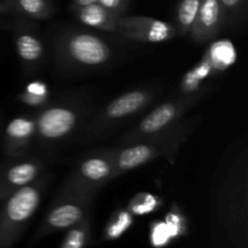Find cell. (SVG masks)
Returning a JSON list of instances; mask_svg holds the SVG:
<instances>
[{"mask_svg":"<svg viewBox=\"0 0 248 248\" xmlns=\"http://www.w3.org/2000/svg\"><path fill=\"white\" fill-rule=\"evenodd\" d=\"M199 119V116L186 120L182 119L167 130L143 138L132 144L119 147L114 177L118 178L121 174L133 171L159 157H166L170 162H173L182 145L186 143L191 131L198 125Z\"/></svg>","mask_w":248,"mask_h":248,"instance_id":"obj_1","label":"cell"},{"mask_svg":"<svg viewBox=\"0 0 248 248\" xmlns=\"http://www.w3.org/2000/svg\"><path fill=\"white\" fill-rule=\"evenodd\" d=\"M50 176L40 174L35 181L12 193L2 201L0 210V248L16 244L38 210Z\"/></svg>","mask_w":248,"mask_h":248,"instance_id":"obj_2","label":"cell"},{"mask_svg":"<svg viewBox=\"0 0 248 248\" xmlns=\"http://www.w3.org/2000/svg\"><path fill=\"white\" fill-rule=\"evenodd\" d=\"M205 93L206 90H200L194 93H182L161 103L147 114L132 130L128 131L121 138L119 147L132 144L143 138L172 127L183 119L186 111L190 110V108H193Z\"/></svg>","mask_w":248,"mask_h":248,"instance_id":"obj_3","label":"cell"},{"mask_svg":"<svg viewBox=\"0 0 248 248\" xmlns=\"http://www.w3.org/2000/svg\"><path fill=\"white\" fill-rule=\"evenodd\" d=\"M94 191L62 189L44 217L33 242L56 232L68 230L91 212Z\"/></svg>","mask_w":248,"mask_h":248,"instance_id":"obj_4","label":"cell"},{"mask_svg":"<svg viewBox=\"0 0 248 248\" xmlns=\"http://www.w3.org/2000/svg\"><path fill=\"white\" fill-rule=\"evenodd\" d=\"M57 48L61 60L72 67H102L111 58L106 40L82 31H70L61 35Z\"/></svg>","mask_w":248,"mask_h":248,"instance_id":"obj_5","label":"cell"},{"mask_svg":"<svg viewBox=\"0 0 248 248\" xmlns=\"http://www.w3.org/2000/svg\"><path fill=\"white\" fill-rule=\"evenodd\" d=\"M118 150L119 147L107 148L87 155L72 172L62 189L96 193L104 184L115 179Z\"/></svg>","mask_w":248,"mask_h":248,"instance_id":"obj_6","label":"cell"},{"mask_svg":"<svg viewBox=\"0 0 248 248\" xmlns=\"http://www.w3.org/2000/svg\"><path fill=\"white\" fill-rule=\"evenodd\" d=\"M155 91L153 89H136L125 92L109 102L98 111L91 123L87 125V135H101L114 125L142 113L155 98Z\"/></svg>","mask_w":248,"mask_h":248,"instance_id":"obj_7","label":"cell"},{"mask_svg":"<svg viewBox=\"0 0 248 248\" xmlns=\"http://www.w3.org/2000/svg\"><path fill=\"white\" fill-rule=\"evenodd\" d=\"M80 108L74 103L46 107L35 115L36 136L43 144H55L69 137L80 121Z\"/></svg>","mask_w":248,"mask_h":248,"instance_id":"obj_8","label":"cell"},{"mask_svg":"<svg viewBox=\"0 0 248 248\" xmlns=\"http://www.w3.org/2000/svg\"><path fill=\"white\" fill-rule=\"evenodd\" d=\"M44 171V162L34 157L7 156L0 164V202L22 186L35 181Z\"/></svg>","mask_w":248,"mask_h":248,"instance_id":"obj_9","label":"cell"},{"mask_svg":"<svg viewBox=\"0 0 248 248\" xmlns=\"http://www.w3.org/2000/svg\"><path fill=\"white\" fill-rule=\"evenodd\" d=\"M118 33L131 40L149 44L165 43L178 34L173 24L145 16H120Z\"/></svg>","mask_w":248,"mask_h":248,"instance_id":"obj_10","label":"cell"},{"mask_svg":"<svg viewBox=\"0 0 248 248\" xmlns=\"http://www.w3.org/2000/svg\"><path fill=\"white\" fill-rule=\"evenodd\" d=\"M225 11L219 0H202L189 34L198 44H205L217 36L222 29Z\"/></svg>","mask_w":248,"mask_h":248,"instance_id":"obj_11","label":"cell"},{"mask_svg":"<svg viewBox=\"0 0 248 248\" xmlns=\"http://www.w3.org/2000/svg\"><path fill=\"white\" fill-rule=\"evenodd\" d=\"M36 135L35 116H18L7 124L4 131V152L6 156L24 155Z\"/></svg>","mask_w":248,"mask_h":248,"instance_id":"obj_12","label":"cell"},{"mask_svg":"<svg viewBox=\"0 0 248 248\" xmlns=\"http://www.w3.org/2000/svg\"><path fill=\"white\" fill-rule=\"evenodd\" d=\"M77 18L85 26L106 31H118L119 15L104 7L99 2L85 5L74 10Z\"/></svg>","mask_w":248,"mask_h":248,"instance_id":"obj_13","label":"cell"},{"mask_svg":"<svg viewBox=\"0 0 248 248\" xmlns=\"http://www.w3.org/2000/svg\"><path fill=\"white\" fill-rule=\"evenodd\" d=\"M15 46L18 58L26 69H34L39 65L45 53L43 41L26 29H19L15 34Z\"/></svg>","mask_w":248,"mask_h":248,"instance_id":"obj_14","label":"cell"},{"mask_svg":"<svg viewBox=\"0 0 248 248\" xmlns=\"http://www.w3.org/2000/svg\"><path fill=\"white\" fill-rule=\"evenodd\" d=\"M91 216H86L75 225L68 229L61 248H82L91 242Z\"/></svg>","mask_w":248,"mask_h":248,"instance_id":"obj_15","label":"cell"},{"mask_svg":"<svg viewBox=\"0 0 248 248\" xmlns=\"http://www.w3.org/2000/svg\"><path fill=\"white\" fill-rule=\"evenodd\" d=\"M205 57L210 62L213 72L216 73L224 70L229 65H232V63L235 61L234 46L229 41H220V43L213 44L206 52Z\"/></svg>","mask_w":248,"mask_h":248,"instance_id":"obj_16","label":"cell"},{"mask_svg":"<svg viewBox=\"0 0 248 248\" xmlns=\"http://www.w3.org/2000/svg\"><path fill=\"white\" fill-rule=\"evenodd\" d=\"M213 73L215 72H213L210 62L203 56L201 62L184 75L181 81V92L182 93H194L196 91H200L201 82Z\"/></svg>","mask_w":248,"mask_h":248,"instance_id":"obj_17","label":"cell"},{"mask_svg":"<svg viewBox=\"0 0 248 248\" xmlns=\"http://www.w3.org/2000/svg\"><path fill=\"white\" fill-rule=\"evenodd\" d=\"M201 2L202 0H181L177 7V33L181 35L189 34L199 14Z\"/></svg>","mask_w":248,"mask_h":248,"instance_id":"obj_18","label":"cell"},{"mask_svg":"<svg viewBox=\"0 0 248 248\" xmlns=\"http://www.w3.org/2000/svg\"><path fill=\"white\" fill-rule=\"evenodd\" d=\"M17 9L33 19H47L55 12L50 0H15Z\"/></svg>","mask_w":248,"mask_h":248,"instance_id":"obj_19","label":"cell"},{"mask_svg":"<svg viewBox=\"0 0 248 248\" xmlns=\"http://www.w3.org/2000/svg\"><path fill=\"white\" fill-rule=\"evenodd\" d=\"M133 225V215L128 210H120L113 215L104 232V240H118Z\"/></svg>","mask_w":248,"mask_h":248,"instance_id":"obj_20","label":"cell"},{"mask_svg":"<svg viewBox=\"0 0 248 248\" xmlns=\"http://www.w3.org/2000/svg\"><path fill=\"white\" fill-rule=\"evenodd\" d=\"M47 86L41 81H33L19 94V99L27 106L39 107L47 103Z\"/></svg>","mask_w":248,"mask_h":248,"instance_id":"obj_21","label":"cell"},{"mask_svg":"<svg viewBox=\"0 0 248 248\" xmlns=\"http://www.w3.org/2000/svg\"><path fill=\"white\" fill-rule=\"evenodd\" d=\"M160 205H161V200L157 196L148 193H140L131 200L127 210L132 215L142 216L154 212L160 207Z\"/></svg>","mask_w":248,"mask_h":248,"instance_id":"obj_22","label":"cell"},{"mask_svg":"<svg viewBox=\"0 0 248 248\" xmlns=\"http://www.w3.org/2000/svg\"><path fill=\"white\" fill-rule=\"evenodd\" d=\"M173 239L165 222H154L150 225V244L154 247L166 246Z\"/></svg>","mask_w":248,"mask_h":248,"instance_id":"obj_23","label":"cell"},{"mask_svg":"<svg viewBox=\"0 0 248 248\" xmlns=\"http://www.w3.org/2000/svg\"><path fill=\"white\" fill-rule=\"evenodd\" d=\"M165 223H166L173 239L182 236L186 232V220L179 211H171L166 216Z\"/></svg>","mask_w":248,"mask_h":248,"instance_id":"obj_24","label":"cell"},{"mask_svg":"<svg viewBox=\"0 0 248 248\" xmlns=\"http://www.w3.org/2000/svg\"><path fill=\"white\" fill-rule=\"evenodd\" d=\"M97 2L103 5L104 7L110 10L114 14L121 16L126 11V9H127L130 0H98Z\"/></svg>","mask_w":248,"mask_h":248,"instance_id":"obj_25","label":"cell"},{"mask_svg":"<svg viewBox=\"0 0 248 248\" xmlns=\"http://www.w3.org/2000/svg\"><path fill=\"white\" fill-rule=\"evenodd\" d=\"M219 1L222 2L223 7H224L225 14L228 11L232 12V14H237L244 6L245 0H219Z\"/></svg>","mask_w":248,"mask_h":248,"instance_id":"obj_26","label":"cell"},{"mask_svg":"<svg viewBox=\"0 0 248 248\" xmlns=\"http://www.w3.org/2000/svg\"><path fill=\"white\" fill-rule=\"evenodd\" d=\"M98 0H73L72 2V7L74 10L79 9V7L85 6V5H89V4H93V2H97Z\"/></svg>","mask_w":248,"mask_h":248,"instance_id":"obj_27","label":"cell"},{"mask_svg":"<svg viewBox=\"0 0 248 248\" xmlns=\"http://www.w3.org/2000/svg\"><path fill=\"white\" fill-rule=\"evenodd\" d=\"M2 123H4V114L0 111V140H1V132H2Z\"/></svg>","mask_w":248,"mask_h":248,"instance_id":"obj_28","label":"cell"},{"mask_svg":"<svg viewBox=\"0 0 248 248\" xmlns=\"http://www.w3.org/2000/svg\"><path fill=\"white\" fill-rule=\"evenodd\" d=\"M5 9H6V6H5V5L2 4V2H0V14H1V12L4 11Z\"/></svg>","mask_w":248,"mask_h":248,"instance_id":"obj_29","label":"cell"}]
</instances>
